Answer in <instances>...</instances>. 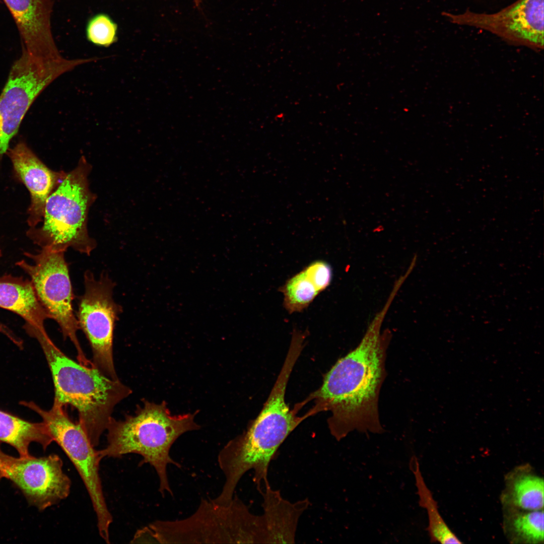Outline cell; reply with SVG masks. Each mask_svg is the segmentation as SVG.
Segmentation results:
<instances>
[{
  "label": "cell",
  "instance_id": "277c9868",
  "mask_svg": "<svg viewBox=\"0 0 544 544\" xmlns=\"http://www.w3.org/2000/svg\"><path fill=\"white\" fill-rule=\"evenodd\" d=\"M195 414L172 416L163 401L156 404L145 400L133 415L122 420L111 418L106 431L107 444L98 451L101 458L121 457L129 453L143 457L142 463L152 466L159 480V491L162 496H173L167 473L169 464L180 465L170 456V448L183 433L197 430Z\"/></svg>",
  "mask_w": 544,
  "mask_h": 544
},
{
  "label": "cell",
  "instance_id": "30bf717a",
  "mask_svg": "<svg viewBox=\"0 0 544 544\" xmlns=\"http://www.w3.org/2000/svg\"><path fill=\"white\" fill-rule=\"evenodd\" d=\"M84 291L79 298L76 317L90 344L93 366L112 379H119L113 352L115 324L122 307L113 298L115 283L103 273L96 279L90 270L84 274Z\"/></svg>",
  "mask_w": 544,
  "mask_h": 544
},
{
  "label": "cell",
  "instance_id": "3957f363",
  "mask_svg": "<svg viewBox=\"0 0 544 544\" xmlns=\"http://www.w3.org/2000/svg\"><path fill=\"white\" fill-rule=\"evenodd\" d=\"M27 333L39 344L50 369L54 388L53 402L70 405L78 422L95 447L106 431L115 407L131 389L119 379L107 377L93 366L77 362L64 354L45 329L28 327Z\"/></svg>",
  "mask_w": 544,
  "mask_h": 544
},
{
  "label": "cell",
  "instance_id": "7c38bea8",
  "mask_svg": "<svg viewBox=\"0 0 544 544\" xmlns=\"http://www.w3.org/2000/svg\"><path fill=\"white\" fill-rule=\"evenodd\" d=\"M544 0H517L495 13L443 12L451 23L483 29L508 42L535 50L543 48Z\"/></svg>",
  "mask_w": 544,
  "mask_h": 544
},
{
  "label": "cell",
  "instance_id": "52a82bcc",
  "mask_svg": "<svg viewBox=\"0 0 544 544\" xmlns=\"http://www.w3.org/2000/svg\"><path fill=\"white\" fill-rule=\"evenodd\" d=\"M71 59L35 57L22 48L13 63L0 95V157L9 149L26 114L54 80L74 68Z\"/></svg>",
  "mask_w": 544,
  "mask_h": 544
},
{
  "label": "cell",
  "instance_id": "ac0fdd59",
  "mask_svg": "<svg viewBox=\"0 0 544 544\" xmlns=\"http://www.w3.org/2000/svg\"><path fill=\"white\" fill-rule=\"evenodd\" d=\"M410 468L415 480L419 505L426 509L428 518L427 530L431 541L441 543H461L462 542L451 531L441 515L437 503L423 477L418 458L413 455Z\"/></svg>",
  "mask_w": 544,
  "mask_h": 544
},
{
  "label": "cell",
  "instance_id": "5bb4252c",
  "mask_svg": "<svg viewBox=\"0 0 544 544\" xmlns=\"http://www.w3.org/2000/svg\"><path fill=\"white\" fill-rule=\"evenodd\" d=\"M13 164L15 176L26 186L31 195L27 222L33 228L43 220L46 200L66 175L47 167L25 142L20 141L6 153Z\"/></svg>",
  "mask_w": 544,
  "mask_h": 544
},
{
  "label": "cell",
  "instance_id": "7a4b0ae2",
  "mask_svg": "<svg viewBox=\"0 0 544 544\" xmlns=\"http://www.w3.org/2000/svg\"><path fill=\"white\" fill-rule=\"evenodd\" d=\"M296 362L287 355L277 379L257 418L245 432L229 441L220 452L218 462L225 482L216 501L227 504L243 475L254 471L258 490L261 482L269 484V465L278 449L289 434L305 418L299 417L285 401L287 385Z\"/></svg>",
  "mask_w": 544,
  "mask_h": 544
},
{
  "label": "cell",
  "instance_id": "8fae6325",
  "mask_svg": "<svg viewBox=\"0 0 544 544\" xmlns=\"http://www.w3.org/2000/svg\"><path fill=\"white\" fill-rule=\"evenodd\" d=\"M56 454L16 457L0 449V480L10 481L28 503L39 511L59 503L70 493L71 481Z\"/></svg>",
  "mask_w": 544,
  "mask_h": 544
},
{
  "label": "cell",
  "instance_id": "4fadbf2b",
  "mask_svg": "<svg viewBox=\"0 0 544 544\" xmlns=\"http://www.w3.org/2000/svg\"><path fill=\"white\" fill-rule=\"evenodd\" d=\"M15 20L22 48L43 59L61 57L51 27L54 0H3Z\"/></svg>",
  "mask_w": 544,
  "mask_h": 544
},
{
  "label": "cell",
  "instance_id": "2e32d148",
  "mask_svg": "<svg viewBox=\"0 0 544 544\" xmlns=\"http://www.w3.org/2000/svg\"><path fill=\"white\" fill-rule=\"evenodd\" d=\"M0 307L20 316L25 325L45 329L50 316L40 303L30 280L11 275L0 277Z\"/></svg>",
  "mask_w": 544,
  "mask_h": 544
},
{
  "label": "cell",
  "instance_id": "e0dca14e",
  "mask_svg": "<svg viewBox=\"0 0 544 544\" xmlns=\"http://www.w3.org/2000/svg\"><path fill=\"white\" fill-rule=\"evenodd\" d=\"M52 442L48 428L43 421L30 422L0 410V443L12 446L19 456L31 455L29 447L33 442L39 444L45 450Z\"/></svg>",
  "mask_w": 544,
  "mask_h": 544
},
{
  "label": "cell",
  "instance_id": "d4e9b609",
  "mask_svg": "<svg viewBox=\"0 0 544 544\" xmlns=\"http://www.w3.org/2000/svg\"><path fill=\"white\" fill-rule=\"evenodd\" d=\"M1 256H2V252H1V250L0 249V257H1Z\"/></svg>",
  "mask_w": 544,
  "mask_h": 544
},
{
  "label": "cell",
  "instance_id": "cb8c5ba5",
  "mask_svg": "<svg viewBox=\"0 0 544 544\" xmlns=\"http://www.w3.org/2000/svg\"><path fill=\"white\" fill-rule=\"evenodd\" d=\"M193 1L197 7H198L201 3V0H193Z\"/></svg>",
  "mask_w": 544,
  "mask_h": 544
},
{
  "label": "cell",
  "instance_id": "8992f818",
  "mask_svg": "<svg viewBox=\"0 0 544 544\" xmlns=\"http://www.w3.org/2000/svg\"><path fill=\"white\" fill-rule=\"evenodd\" d=\"M91 165L82 157L77 167L66 173L47 198L43 223L30 228L28 237L41 248L64 251L68 248L89 255L96 248V241L87 229L89 209L96 196L89 188Z\"/></svg>",
  "mask_w": 544,
  "mask_h": 544
},
{
  "label": "cell",
  "instance_id": "6da1fadb",
  "mask_svg": "<svg viewBox=\"0 0 544 544\" xmlns=\"http://www.w3.org/2000/svg\"><path fill=\"white\" fill-rule=\"evenodd\" d=\"M389 298L376 315L358 346L339 359L325 375L321 386L308 398L315 405L310 412L329 411L331 434L339 441L350 432L380 434L383 432L378 399L386 372V350L391 332L380 331L392 302Z\"/></svg>",
  "mask_w": 544,
  "mask_h": 544
},
{
  "label": "cell",
  "instance_id": "d6986e66",
  "mask_svg": "<svg viewBox=\"0 0 544 544\" xmlns=\"http://www.w3.org/2000/svg\"><path fill=\"white\" fill-rule=\"evenodd\" d=\"M543 479L531 473L518 475L512 482L510 499L513 505L520 509L532 511L543 509Z\"/></svg>",
  "mask_w": 544,
  "mask_h": 544
},
{
  "label": "cell",
  "instance_id": "9c48e42d",
  "mask_svg": "<svg viewBox=\"0 0 544 544\" xmlns=\"http://www.w3.org/2000/svg\"><path fill=\"white\" fill-rule=\"evenodd\" d=\"M38 414L47 426L53 441L61 448L79 472L90 497L97 518L100 536L110 542L113 521L104 496L99 469L102 459L79 422H74L63 409L53 402L45 410L32 401L21 404Z\"/></svg>",
  "mask_w": 544,
  "mask_h": 544
},
{
  "label": "cell",
  "instance_id": "ffe728a7",
  "mask_svg": "<svg viewBox=\"0 0 544 544\" xmlns=\"http://www.w3.org/2000/svg\"><path fill=\"white\" fill-rule=\"evenodd\" d=\"M284 296V306L290 313L301 312L319 294L302 270L279 288Z\"/></svg>",
  "mask_w": 544,
  "mask_h": 544
},
{
  "label": "cell",
  "instance_id": "44dd1931",
  "mask_svg": "<svg viewBox=\"0 0 544 544\" xmlns=\"http://www.w3.org/2000/svg\"><path fill=\"white\" fill-rule=\"evenodd\" d=\"M511 526L513 532L520 540L529 543L543 542V509L517 514L512 518Z\"/></svg>",
  "mask_w": 544,
  "mask_h": 544
},
{
  "label": "cell",
  "instance_id": "ba28073f",
  "mask_svg": "<svg viewBox=\"0 0 544 544\" xmlns=\"http://www.w3.org/2000/svg\"><path fill=\"white\" fill-rule=\"evenodd\" d=\"M65 252L48 247L41 248L37 253H25L32 263L25 260L16 263L30 278L38 299L50 316L58 324L64 339L73 344L79 363L92 366L77 336L79 330L74 313V294Z\"/></svg>",
  "mask_w": 544,
  "mask_h": 544
},
{
  "label": "cell",
  "instance_id": "7402d4cb",
  "mask_svg": "<svg viewBox=\"0 0 544 544\" xmlns=\"http://www.w3.org/2000/svg\"><path fill=\"white\" fill-rule=\"evenodd\" d=\"M117 31L116 24L108 15L100 14L88 22L86 35L94 44L108 47L117 41Z\"/></svg>",
  "mask_w": 544,
  "mask_h": 544
},
{
  "label": "cell",
  "instance_id": "603a6c76",
  "mask_svg": "<svg viewBox=\"0 0 544 544\" xmlns=\"http://www.w3.org/2000/svg\"><path fill=\"white\" fill-rule=\"evenodd\" d=\"M303 270L319 293L330 285L332 276V269L326 262L315 261Z\"/></svg>",
  "mask_w": 544,
  "mask_h": 544
},
{
  "label": "cell",
  "instance_id": "9a60e30c",
  "mask_svg": "<svg viewBox=\"0 0 544 544\" xmlns=\"http://www.w3.org/2000/svg\"><path fill=\"white\" fill-rule=\"evenodd\" d=\"M264 491L259 492L263 498L262 507L267 543H294L298 520L308 508L309 502L305 499L291 503L284 499L278 491L269 484Z\"/></svg>",
  "mask_w": 544,
  "mask_h": 544
},
{
  "label": "cell",
  "instance_id": "5b68a950",
  "mask_svg": "<svg viewBox=\"0 0 544 544\" xmlns=\"http://www.w3.org/2000/svg\"><path fill=\"white\" fill-rule=\"evenodd\" d=\"M147 531L153 543H267L262 515L252 514L236 496L227 504L202 499L190 516L155 521Z\"/></svg>",
  "mask_w": 544,
  "mask_h": 544
}]
</instances>
